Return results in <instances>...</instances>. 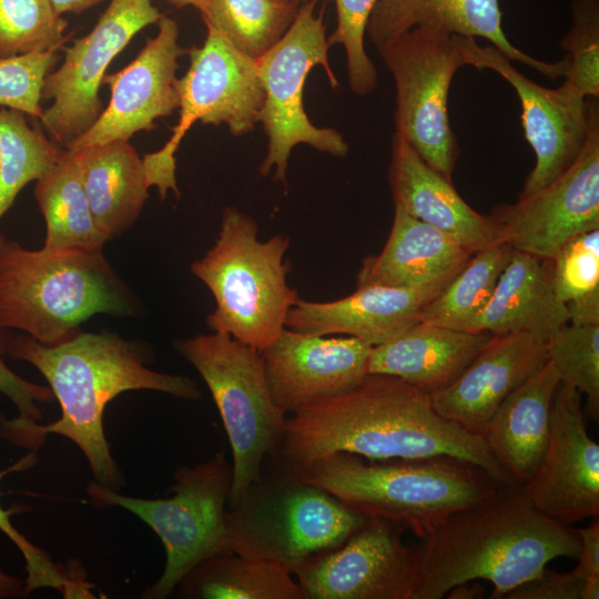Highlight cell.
Listing matches in <instances>:
<instances>
[{
	"mask_svg": "<svg viewBox=\"0 0 599 599\" xmlns=\"http://www.w3.org/2000/svg\"><path fill=\"white\" fill-rule=\"evenodd\" d=\"M560 382L586 396L585 414L599 416V325L566 324L546 343Z\"/></svg>",
	"mask_w": 599,
	"mask_h": 599,
	"instance_id": "36",
	"label": "cell"
},
{
	"mask_svg": "<svg viewBox=\"0 0 599 599\" xmlns=\"http://www.w3.org/2000/svg\"><path fill=\"white\" fill-rule=\"evenodd\" d=\"M318 0L300 6L284 35L257 61L264 101L260 121L268 138L267 154L260 166L263 176L275 167L274 179L285 182L288 158L295 145L305 143L344 158L348 144L331 128H317L303 106V88L309 71L321 65L333 88L339 85L328 62L324 9L314 13Z\"/></svg>",
	"mask_w": 599,
	"mask_h": 599,
	"instance_id": "10",
	"label": "cell"
},
{
	"mask_svg": "<svg viewBox=\"0 0 599 599\" xmlns=\"http://www.w3.org/2000/svg\"><path fill=\"white\" fill-rule=\"evenodd\" d=\"M33 453L14 466L0 471V481L2 477L14 469H21L24 465H30ZM23 510L22 506L12 507L4 510L0 504V530L7 535L18 547L26 559L27 579L24 582L26 595L34 589L50 587L59 590L63 595L88 593V585L78 578L68 575L58 564H54L48 554L30 542L21 532H19L10 520V517L17 511Z\"/></svg>",
	"mask_w": 599,
	"mask_h": 599,
	"instance_id": "40",
	"label": "cell"
},
{
	"mask_svg": "<svg viewBox=\"0 0 599 599\" xmlns=\"http://www.w3.org/2000/svg\"><path fill=\"white\" fill-rule=\"evenodd\" d=\"M175 347L205 382L222 418L232 450L231 505L275 456L287 415L271 397L257 349L220 332L180 339Z\"/></svg>",
	"mask_w": 599,
	"mask_h": 599,
	"instance_id": "8",
	"label": "cell"
},
{
	"mask_svg": "<svg viewBox=\"0 0 599 599\" xmlns=\"http://www.w3.org/2000/svg\"><path fill=\"white\" fill-rule=\"evenodd\" d=\"M456 272L416 286H357L353 294L331 302L298 298L285 327L318 336H351L376 346L418 323L424 306Z\"/></svg>",
	"mask_w": 599,
	"mask_h": 599,
	"instance_id": "21",
	"label": "cell"
},
{
	"mask_svg": "<svg viewBox=\"0 0 599 599\" xmlns=\"http://www.w3.org/2000/svg\"><path fill=\"white\" fill-rule=\"evenodd\" d=\"M177 7L192 6L202 12L205 8L206 0H169Z\"/></svg>",
	"mask_w": 599,
	"mask_h": 599,
	"instance_id": "46",
	"label": "cell"
},
{
	"mask_svg": "<svg viewBox=\"0 0 599 599\" xmlns=\"http://www.w3.org/2000/svg\"><path fill=\"white\" fill-rule=\"evenodd\" d=\"M293 469L361 514L422 539L504 486L478 466L447 455L365 460L337 451Z\"/></svg>",
	"mask_w": 599,
	"mask_h": 599,
	"instance_id": "4",
	"label": "cell"
},
{
	"mask_svg": "<svg viewBox=\"0 0 599 599\" xmlns=\"http://www.w3.org/2000/svg\"><path fill=\"white\" fill-rule=\"evenodd\" d=\"M548 362L546 344L528 333L491 335L461 374L430 395L435 410L484 437L502 402Z\"/></svg>",
	"mask_w": 599,
	"mask_h": 599,
	"instance_id": "20",
	"label": "cell"
},
{
	"mask_svg": "<svg viewBox=\"0 0 599 599\" xmlns=\"http://www.w3.org/2000/svg\"><path fill=\"white\" fill-rule=\"evenodd\" d=\"M370 345L351 336H318L284 327L261 357L274 404L292 415L343 395L368 375Z\"/></svg>",
	"mask_w": 599,
	"mask_h": 599,
	"instance_id": "19",
	"label": "cell"
},
{
	"mask_svg": "<svg viewBox=\"0 0 599 599\" xmlns=\"http://www.w3.org/2000/svg\"><path fill=\"white\" fill-rule=\"evenodd\" d=\"M549 262L551 284L567 306L569 323L599 325V229L571 238Z\"/></svg>",
	"mask_w": 599,
	"mask_h": 599,
	"instance_id": "34",
	"label": "cell"
},
{
	"mask_svg": "<svg viewBox=\"0 0 599 599\" xmlns=\"http://www.w3.org/2000/svg\"><path fill=\"white\" fill-rule=\"evenodd\" d=\"M583 582L572 572H545L512 589L509 599H581Z\"/></svg>",
	"mask_w": 599,
	"mask_h": 599,
	"instance_id": "42",
	"label": "cell"
},
{
	"mask_svg": "<svg viewBox=\"0 0 599 599\" xmlns=\"http://www.w3.org/2000/svg\"><path fill=\"white\" fill-rule=\"evenodd\" d=\"M590 122L585 146L559 177L490 216L501 242L514 250L551 260L571 238L599 229V106L588 98Z\"/></svg>",
	"mask_w": 599,
	"mask_h": 599,
	"instance_id": "15",
	"label": "cell"
},
{
	"mask_svg": "<svg viewBox=\"0 0 599 599\" xmlns=\"http://www.w3.org/2000/svg\"><path fill=\"white\" fill-rule=\"evenodd\" d=\"M369 517L272 458L225 512V551L278 564L292 573L337 548Z\"/></svg>",
	"mask_w": 599,
	"mask_h": 599,
	"instance_id": "6",
	"label": "cell"
},
{
	"mask_svg": "<svg viewBox=\"0 0 599 599\" xmlns=\"http://www.w3.org/2000/svg\"><path fill=\"white\" fill-rule=\"evenodd\" d=\"M377 50L395 80V132L451 180L459 148L447 104L455 73L467 65L461 35L414 28Z\"/></svg>",
	"mask_w": 599,
	"mask_h": 599,
	"instance_id": "12",
	"label": "cell"
},
{
	"mask_svg": "<svg viewBox=\"0 0 599 599\" xmlns=\"http://www.w3.org/2000/svg\"><path fill=\"white\" fill-rule=\"evenodd\" d=\"M3 355L33 365L47 379L61 408L52 424L32 426L22 446L39 448L48 434L71 439L84 454L94 479L118 490L123 484L103 429L109 402L128 390L150 389L184 399L201 392L189 377L146 367L149 353L138 343L113 333H79L58 345H44L29 335H7Z\"/></svg>",
	"mask_w": 599,
	"mask_h": 599,
	"instance_id": "2",
	"label": "cell"
},
{
	"mask_svg": "<svg viewBox=\"0 0 599 599\" xmlns=\"http://www.w3.org/2000/svg\"><path fill=\"white\" fill-rule=\"evenodd\" d=\"M467 65L490 69L510 83L521 105L525 138L536 155L519 197L530 195L564 174L581 153L589 131L588 98L564 84L545 88L524 75L511 60L491 44L461 37Z\"/></svg>",
	"mask_w": 599,
	"mask_h": 599,
	"instance_id": "16",
	"label": "cell"
},
{
	"mask_svg": "<svg viewBox=\"0 0 599 599\" xmlns=\"http://www.w3.org/2000/svg\"><path fill=\"white\" fill-rule=\"evenodd\" d=\"M58 60L54 50L0 59V106L40 120L44 79Z\"/></svg>",
	"mask_w": 599,
	"mask_h": 599,
	"instance_id": "39",
	"label": "cell"
},
{
	"mask_svg": "<svg viewBox=\"0 0 599 599\" xmlns=\"http://www.w3.org/2000/svg\"><path fill=\"white\" fill-rule=\"evenodd\" d=\"M8 333L0 328V393L4 394L18 408L19 417L2 419L0 434L17 445L22 441L29 429L41 419L38 402H51L54 395L50 387L28 382L10 369L2 359Z\"/></svg>",
	"mask_w": 599,
	"mask_h": 599,
	"instance_id": "41",
	"label": "cell"
},
{
	"mask_svg": "<svg viewBox=\"0 0 599 599\" xmlns=\"http://www.w3.org/2000/svg\"><path fill=\"white\" fill-rule=\"evenodd\" d=\"M63 151L39 126H31L26 113L0 106V219L20 191L37 181Z\"/></svg>",
	"mask_w": 599,
	"mask_h": 599,
	"instance_id": "33",
	"label": "cell"
},
{
	"mask_svg": "<svg viewBox=\"0 0 599 599\" xmlns=\"http://www.w3.org/2000/svg\"><path fill=\"white\" fill-rule=\"evenodd\" d=\"M337 451L367 460L447 455L517 486L484 437L441 417L430 394L388 375L368 374L354 389L292 414L272 459L296 468Z\"/></svg>",
	"mask_w": 599,
	"mask_h": 599,
	"instance_id": "1",
	"label": "cell"
},
{
	"mask_svg": "<svg viewBox=\"0 0 599 599\" xmlns=\"http://www.w3.org/2000/svg\"><path fill=\"white\" fill-rule=\"evenodd\" d=\"M512 252L509 244L498 242L471 254L424 306L419 322L473 333V326L490 300Z\"/></svg>",
	"mask_w": 599,
	"mask_h": 599,
	"instance_id": "31",
	"label": "cell"
},
{
	"mask_svg": "<svg viewBox=\"0 0 599 599\" xmlns=\"http://www.w3.org/2000/svg\"><path fill=\"white\" fill-rule=\"evenodd\" d=\"M403 529L369 517L337 548L305 560L293 576L305 599H414L420 586V548Z\"/></svg>",
	"mask_w": 599,
	"mask_h": 599,
	"instance_id": "14",
	"label": "cell"
},
{
	"mask_svg": "<svg viewBox=\"0 0 599 599\" xmlns=\"http://www.w3.org/2000/svg\"><path fill=\"white\" fill-rule=\"evenodd\" d=\"M98 229L112 240L139 219L150 187L143 159L125 140L71 150Z\"/></svg>",
	"mask_w": 599,
	"mask_h": 599,
	"instance_id": "28",
	"label": "cell"
},
{
	"mask_svg": "<svg viewBox=\"0 0 599 599\" xmlns=\"http://www.w3.org/2000/svg\"><path fill=\"white\" fill-rule=\"evenodd\" d=\"M295 3H297L298 6L303 4V3H306L308 1H312V0H293Z\"/></svg>",
	"mask_w": 599,
	"mask_h": 599,
	"instance_id": "47",
	"label": "cell"
},
{
	"mask_svg": "<svg viewBox=\"0 0 599 599\" xmlns=\"http://www.w3.org/2000/svg\"><path fill=\"white\" fill-rule=\"evenodd\" d=\"M136 307L103 248L28 250L0 234V328L58 345L95 314L131 315Z\"/></svg>",
	"mask_w": 599,
	"mask_h": 599,
	"instance_id": "5",
	"label": "cell"
},
{
	"mask_svg": "<svg viewBox=\"0 0 599 599\" xmlns=\"http://www.w3.org/2000/svg\"><path fill=\"white\" fill-rule=\"evenodd\" d=\"M581 396L560 382L552 400L547 449L535 475L522 486L541 514L569 526L599 516V445L588 435Z\"/></svg>",
	"mask_w": 599,
	"mask_h": 599,
	"instance_id": "17",
	"label": "cell"
},
{
	"mask_svg": "<svg viewBox=\"0 0 599 599\" xmlns=\"http://www.w3.org/2000/svg\"><path fill=\"white\" fill-rule=\"evenodd\" d=\"M414 28L483 38L509 60L551 80L564 78L568 71L566 55L556 62L541 61L510 43L501 27L498 0H378L366 32L377 48Z\"/></svg>",
	"mask_w": 599,
	"mask_h": 599,
	"instance_id": "22",
	"label": "cell"
},
{
	"mask_svg": "<svg viewBox=\"0 0 599 599\" xmlns=\"http://www.w3.org/2000/svg\"><path fill=\"white\" fill-rule=\"evenodd\" d=\"M559 384L548 359L502 402L484 434L490 451L517 486L526 485L542 460Z\"/></svg>",
	"mask_w": 599,
	"mask_h": 599,
	"instance_id": "25",
	"label": "cell"
},
{
	"mask_svg": "<svg viewBox=\"0 0 599 599\" xmlns=\"http://www.w3.org/2000/svg\"><path fill=\"white\" fill-rule=\"evenodd\" d=\"M378 0H335L337 26L327 38L329 47L345 49L348 82L353 93L366 95L377 85V71L365 50V33Z\"/></svg>",
	"mask_w": 599,
	"mask_h": 599,
	"instance_id": "38",
	"label": "cell"
},
{
	"mask_svg": "<svg viewBox=\"0 0 599 599\" xmlns=\"http://www.w3.org/2000/svg\"><path fill=\"white\" fill-rule=\"evenodd\" d=\"M102 0H51L55 11L59 14L63 13H81Z\"/></svg>",
	"mask_w": 599,
	"mask_h": 599,
	"instance_id": "44",
	"label": "cell"
},
{
	"mask_svg": "<svg viewBox=\"0 0 599 599\" xmlns=\"http://www.w3.org/2000/svg\"><path fill=\"white\" fill-rule=\"evenodd\" d=\"M423 539L414 599H440L475 579L491 582V599L502 598L541 576L551 560L580 552L576 529L541 514L521 486L498 487Z\"/></svg>",
	"mask_w": 599,
	"mask_h": 599,
	"instance_id": "3",
	"label": "cell"
},
{
	"mask_svg": "<svg viewBox=\"0 0 599 599\" xmlns=\"http://www.w3.org/2000/svg\"><path fill=\"white\" fill-rule=\"evenodd\" d=\"M176 588L180 597L194 599H305L287 568L233 551L206 557Z\"/></svg>",
	"mask_w": 599,
	"mask_h": 599,
	"instance_id": "29",
	"label": "cell"
},
{
	"mask_svg": "<svg viewBox=\"0 0 599 599\" xmlns=\"http://www.w3.org/2000/svg\"><path fill=\"white\" fill-rule=\"evenodd\" d=\"M67 27L51 0H0V59L58 51Z\"/></svg>",
	"mask_w": 599,
	"mask_h": 599,
	"instance_id": "35",
	"label": "cell"
},
{
	"mask_svg": "<svg viewBox=\"0 0 599 599\" xmlns=\"http://www.w3.org/2000/svg\"><path fill=\"white\" fill-rule=\"evenodd\" d=\"M471 256L455 238L398 207L387 242L367 256L357 286H416L458 271Z\"/></svg>",
	"mask_w": 599,
	"mask_h": 599,
	"instance_id": "27",
	"label": "cell"
},
{
	"mask_svg": "<svg viewBox=\"0 0 599 599\" xmlns=\"http://www.w3.org/2000/svg\"><path fill=\"white\" fill-rule=\"evenodd\" d=\"M257 232L254 220L226 207L215 244L191 264V272L215 298L207 327L261 352L285 327L298 293L286 282L290 238L275 235L261 242Z\"/></svg>",
	"mask_w": 599,
	"mask_h": 599,
	"instance_id": "7",
	"label": "cell"
},
{
	"mask_svg": "<svg viewBox=\"0 0 599 599\" xmlns=\"http://www.w3.org/2000/svg\"><path fill=\"white\" fill-rule=\"evenodd\" d=\"M161 17L150 0H111L91 31L63 48L62 63L44 79L42 99L52 102L39 120L54 142L65 148L98 120L108 67L136 33Z\"/></svg>",
	"mask_w": 599,
	"mask_h": 599,
	"instance_id": "13",
	"label": "cell"
},
{
	"mask_svg": "<svg viewBox=\"0 0 599 599\" xmlns=\"http://www.w3.org/2000/svg\"><path fill=\"white\" fill-rule=\"evenodd\" d=\"M490 337L418 322L373 346L367 372L397 377L432 395L449 386Z\"/></svg>",
	"mask_w": 599,
	"mask_h": 599,
	"instance_id": "24",
	"label": "cell"
},
{
	"mask_svg": "<svg viewBox=\"0 0 599 599\" xmlns=\"http://www.w3.org/2000/svg\"><path fill=\"white\" fill-rule=\"evenodd\" d=\"M388 177L395 207L448 234L469 253L501 242L494 219L470 207L453 181L427 164L397 132Z\"/></svg>",
	"mask_w": 599,
	"mask_h": 599,
	"instance_id": "23",
	"label": "cell"
},
{
	"mask_svg": "<svg viewBox=\"0 0 599 599\" xmlns=\"http://www.w3.org/2000/svg\"><path fill=\"white\" fill-rule=\"evenodd\" d=\"M572 26L560 40L569 65L562 84L583 98L599 97V0H571Z\"/></svg>",
	"mask_w": 599,
	"mask_h": 599,
	"instance_id": "37",
	"label": "cell"
},
{
	"mask_svg": "<svg viewBox=\"0 0 599 599\" xmlns=\"http://www.w3.org/2000/svg\"><path fill=\"white\" fill-rule=\"evenodd\" d=\"M34 196L45 222L43 248H103L109 241L94 223L71 150L35 181Z\"/></svg>",
	"mask_w": 599,
	"mask_h": 599,
	"instance_id": "30",
	"label": "cell"
},
{
	"mask_svg": "<svg viewBox=\"0 0 599 599\" xmlns=\"http://www.w3.org/2000/svg\"><path fill=\"white\" fill-rule=\"evenodd\" d=\"M298 9L293 0H206L201 16L235 49L258 60L284 35Z\"/></svg>",
	"mask_w": 599,
	"mask_h": 599,
	"instance_id": "32",
	"label": "cell"
},
{
	"mask_svg": "<svg viewBox=\"0 0 599 599\" xmlns=\"http://www.w3.org/2000/svg\"><path fill=\"white\" fill-rule=\"evenodd\" d=\"M158 33L148 38L132 62L120 71L105 74L102 84L110 89V100L98 120L68 150L130 139L138 132L156 128L155 121L179 108L175 88L179 59L189 49L179 44V26L170 17L158 21Z\"/></svg>",
	"mask_w": 599,
	"mask_h": 599,
	"instance_id": "18",
	"label": "cell"
},
{
	"mask_svg": "<svg viewBox=\"0 0 599 599\" xmlns=\"http://www.w3.org/2000/svg\"><path fill=\"white\" fill-rule=\"evenodd\" d=\"M21 593L26 595L22 582L0 570V598L17 597Z\"/></svg>",
	"mask_w": 599,
	"mask_h": 599,
	"instance_id": "45",
	"label": "cell"
},
{
	"mask_svg": "<svg viewBox=\"0 0 599 599\" xmlns=\"http://www.w3.org/2000/svg\"><path fill=\"white\" fill-rule=\"evenodd\" d=\"M568 323L567 306L551 284L549 260L514 250L473 333H528L546 343Z\"/></svg>",
	"mask_w": 599,
	"mask_h": 599,
	"instance_id": "26",
	"label": "cell"
},
{
	"mask_svg": "<svg viewBox=\"0 0 599 599\" xmlns=\"http://www.w3.org/2000/svg\"><path fill=\"white\" fill-rule=\"evenodd\" d=\"M580 539L578 562L572 572L583 582L581 599L599 598V520L593 517L583 528L576 529Z\"/></svg>",
	"mask_w": 599,
	"mask_h": 599,
	"instance_id": "43",
	"label": "cell"
},
{
	"mask_svg": "<svg viewBox=\"0 0 599 599\" xmlns=\"http://www.w3.org/2000/svg\"><path fill=\"white\" fill-rule=\"evenodd\" d=\"M202 47L189 49L190 65L176 79L179 121L160 150L143 159L148 183L161 200L172 190L179 195L175 153L195 122L226 124L233 135L252 131L260 121L264 91L257 61L235 49L220 32L206 26Z\"/></svg>",
	"mask_w": 599,
	"mask_h": 599,
	"instance_id": "11",
	"label": "cell"
},
{
	"mask_svg": "<svg viewBox=\"0 0 599 599\" xmlns=\"http://www.w3.org/2000/svg\"><path fill=\"white\" fill-rule=\"evenodd\" d=\"M232 487V465L223 451L194 467L181 466L174 473L173 494L144 499L122 495L90 481L87 493L98 507H122L160 537L165 549V567L142 598L164 599L183 577L206 557L225 551V512Z\"/></svg>",
	"mask_w": 599,
	"mask_h": 599,
	"instance_id": "9",
	"label": "cell"
}]
</instances>
